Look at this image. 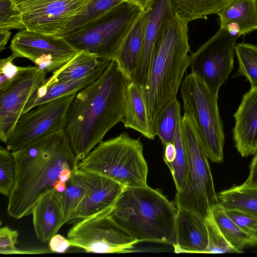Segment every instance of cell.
Instances as JSON below:
<instances>
[{"instance_id":"obj_38","label":"cell","mask_w":257,"mask_h":257,"mask_svg":"<svg viewBox=\"0 0 257 257\" xmlns=\"http://www.w3.org/2000/svg\"><path fill=\"white\" fill-rule=\"evenodd\" d=\"M225 211L233 222L249 233L252 228L257 223L256 217L243 211L231 209H225Z\"/></svg>"},{"instance_id":"obj_21","label":"cell","mask_w":257,"mask_h":257,"mask_svg":"<svg viewBox=\"0 0 257 257\" xmlns=\"http://www.w3.org/2000/svg\"><path fill=\"white\" fill-rule=\"evenodd\" d=\"M151 8V7L139 15L113 59L130 82L132 80L139 60Z\"/></svg>"},{"instance_id":"obj_11","label":"cell","mask_w":257,"mask_h":257,"mask_svg":"<svg viewBox=\"0 0 257 257\" xmlns=\"http://www.w3.org/2000/svg\"><path fill=\"white\" fill-rule=\"evenodd\" d=\"M238 37L219 28L190 55L191 72L213 91L218 92L233 68L235 42Z\"/></svg>"},{"instance_id":"obj_2","label":"cell","mask_w":257,"mask_h":257,"mask_svg":"<svg viewBox=\"0 0 257 257\" xmlns=\"http://www.w3.org/2000/svg\"><path fill=\"white\" fill-rule=\"evenodd\" d=\"M16 165V182L8 198L7 212L21 219L32 214L39 200L54 189L66 169L78 170L79 161L65 130L46 136L12 152Z\"/></svg>"},{"instance_id":"obj_31","label":"cell","mask_w":257,"mask_h":257,"mask_svg":"<svg viewBox=\"0 0 257 257\" xmlns=\"http://www.w3.org/2000/svg\"><path fill=\"white\" fill-rule=\"evenodd\" d=\"M85 193V187L75 171L66 182V188L62 193V208L65 223L72 220L75 211L84 199Z\"/></svg>"},{"instance_id":"obj_42","label":"cell","mask_w":257,"mask_h":257,"mask_svg":"<svg viewBox=\"0 0 257 257\" xmlns=\"http://www.w3.org/2000/svg\"><path fill=\"white\" fill-rule=\"evenodd\" d=\"M120 1L133 5L143 12L151 7L153 0H120Z\"/></svg>"},{"instance_id":"obj_22","label":"cell","mask_w":257,"mask_h":257,"mask_svg":"<svg viewBox=\"0 0 257 257\" xmlns=\"http://www.w3.org/2000/svg\"><path fill=\"white\" fill-rule=\"evenodd\" d=\"M217 15L220 28L233 36L257 30V0H234Z\"/></svg>"},{"instance_id":"obj_45","label":"cell","mask_w":257,"mask_h":257,"mask_svg":"<svg viewBox=\"0 0 257 257\" xmlns=\"http://www.w3.org/2000/svg\"><path fill=\"white\" fill-rule=\"evenodd\" d=\"M250 233L257 240V223L252 228Z\"/></svg>"},{"instance_id":"obj_24","label":"cell","mask_w":257,"mask_h":257,"mask_svg":"<svg viewBox=\"0 0 257 257\" xmlns=\"http://www.w3.org/2000/svg\"><path fill=\"white\" fill-rule=\"evenodd\" d=\"M220 204L225 209L240 210L257 217V186L244 183L220 192Z\"/></svg>"},{"instance_id":"obj_7","label":"cell","mask_w":257,"mask_h":257,"mask_svg":"<svg viewBox=\"0 0 257 257\" xmlns=\"http://www.w3.org/2000/svg\"><path fill=\"white\" fill-rule=\"evenodd\" d=\"M184 113L191 119L208 158L223 162L224 134L218 107V93L191 72L181 84Z\"/></svg>"},{"instance_id":"obj_1","label":"cell","mask_w":257,"mask_h":257,"mask_svg":"<svg viewBox=\"0 0 257 257\" xmlns=\"http://www.w3.org/2000/svg\"><path fill=\"white\" fill-rule=\"evenodd\" d=\"M129 82L112 59L98 78L75 94L68 109L65 131L79 161L122 122Z\"/></svg>"},{"instance_id":"obj_34","label":"cell","mask_w":257,"mask_h":257,"mask_svg":"<svg viewBox=\"0 0 257 257\" xmlns=\"http://www.w3.org/2000/svg\"><path fill=\"white\" fill-rule=\"evenodd\" d=\"M205 221L208 230V243L205 253H240L223 236L218 228L212 214Z\"/></svg>"},{"instance_id":"obj_37","label":"cell","mask_w":257,"mask_h":257,"mask_svg":"<svg viewBox=\"0 0 257 257\" xmlns=\"http://www.w3.org/2000/svg\"><path fill=\"white\" fill-rule=\"evenodd\" d=\"M19 235L17 230H14L8 226L0 229V253L17 254L18 249L16 245L18 243Z\"/></svg>"},{"instance_id":"obj_26","label":"cell","mask_w":257,"mask_h":257,"mask_svg":"<svg viewBox=\"0 0 257 257\" xmlns=\"http://www.w3.org/2000/svg\"><path fill=\"white\" fill-rule=\"evenodd\" d=\"M212 214L223 236L240 253L246 247L257 245V240L233 222L220 203L214 207Z\"/></svg>"},{"instance_id":"obj_5","label":"cell","mask_w":257,"mask_h":257,"mask_svg":"<svg viewBox=\"0 0 257 257\" xmlns=\"http://www.w3.org/2000/svg\"><path fill=\"white\" fill-rule=\"evenodd\" d=\"M78 170L104 176L125 188L148 185L143 144L126 132L100 142L79 161Z\"/></svg>"},{"instance_id":"obj_41","label":"cell","mask_w":257,"mask_h":257,"mask_svg":"<svg viewBox=\"0 0 257 257\" xmlns=\"http://www.w3.org/2000/svg\"><path fill=\"white\" fill-rule=\"evenodd\" d=\"M164 147V160L169 168L175 160L176 155V148L174 143H168Z\"/></svg>"},{"instance_id":"obj_40","label":"cell","mask_w":257,"mask_h":257,"mask_svg":"<svg viewBox=\"0 0 257 257\" xmlns=\"http://www.w3.org/2000/svg\"><path fill=\"white\" fill-rule=\"evenodd\" d=\"M249 167V174L244 184L250 186H257V152L254 154Z\"/></svg>"},{"instance_id":"obj_16","label":"cell","mask_w":257,"mask_h":257,"mask_svg":"<svg viewBox=\"0 0 257 257\" xmlns=\"http://www.w3.org/2000/svg\"><path fill=\"white\" fill-rule=\"evenodd\" d=\"M174 12L171 0H153L140 57L132 80L142 88L148 80L150 65L157 39L165 24Z\"/></svg>"},{"instance_id":"obj_18","label":"cell","mask_w":257,"mask_h":257,"mask_svg":"<svg viewBox=\"0 0 257 257\" xmlns=\"http://www.w3.org/2000/svg\"><path fill=\"white\" fill-rule=\"evenodd\" d=\"M208 234L204 219L185 209L177 210L176 253H205Z\"/></svg>"},{"instance_id":"obj_3","label":"cell","mask_w":257,"mask_h":257,"mask_svg":"<svg viewBox=\"0 0 257 257\" xmlns=\"http://www.w3.org/2000/svg\"><path fill=\"white\" fill-rule=\"evenodd\" d=\"M188 22L174 12L156 42L148 80L143 88L149 118L153 123L160 111L176 97L190 65Z\"/></svg>"},{"instance_id":"obj_27","label":"cell","mask_w":257,"mask_h":257,"mask_svg":"<svg viewBox=\"0 0 257 257\" xmlns=\"http://www.w3.org/2000/svg\"><path fill=\"white\" fill-rule=\"evenodd\" d=\"M181 105L177 97L171 100L160 111L153 126L163 146L173 143L181 126Z\"/></svg>"},{"instance_id":"obj_19","label":"cell","mask_w":257,"mask_h":257,"mask_svg":"<svg viewBox=\"0 0 257 257\" xmlns=\"http://www.w3.org/2000/svg\"><path fill=\"white\" fill-rule=\"evenodd\" d=\"M62 193L52 189L36 203L32 211L33 223L38 239L48 242L66 223L62 208Z\"/></svg>"},{"instance_id":"obj_36","label":"cell","mask_w":257,"mask_h":257,"mask_svg":"<svg viewBox=\"0 0 257 257\" xmlns=\"http://www.w3.org/2000/svg\"><path fill=\"white\" fill-rule=\"evenodd\" d=\"M15 57L12 55L0 60V91H3L21 77L29 66H18L15 65Z\"/></svg>"},{"instance_id":"obj_25","label":"cell","mask_w":257,"mask_h":257,"mask_svg":"<svg viewBox=\"0 0 257 257\" xmlns=\"http://www.w3.org/2000/svg\"><path fill=\"white\" fill-rule=\"evenodd\" d=\"M102 60L84 51H79L66 64L46 78L50 82H62L82 78L93 71Z\"/></svg>"},{"instance_id":"obj_32","label":"cell","mask_w":257,"mask_h":257,"mask_svg":"<svg viewBox=\"0 0 257 257\" xmlns=\"http://www.w3.org/2000/svg\"><path fill=\"white\" fill-rule=\"evenodd\" d=\"M16 165L12 152L0 148V192L8 198L16 182Z\"/></svg>"},{"instance_id":"obj_13","label":"cell","mask_w":257,"mask_h":257,"mask_svg":"<svg viewBox=\"0 0 257 257\" xmlns=\"http://www.w3.org/2000/svg\"><path fill=\"white\" fill-rule=\"evenodd\" d=\"M25 28L58 36L67 24L87 8L90 0H13Z\"/></svg>"},{"instance_id":"obj_14","label":"cell","mask_w":257,"mask_h":257,"mask_svg":"<svg viewBox=\"0 0 257 257\" xmlns=\"http://www.w3.org/2000/svg\"><path fill=\"white\" fill-rule=\"evenodd\" d=\"M47 73L31 66L21 77L0 91V139L6 144L29 99L46 79Z\"/></svg>"},{"instance_id":"obj_12","label":"cell","mask_w":257,"mask_h":257,"mask_svg":"<svg viewBox=\"0 0 257 257\" xmlns=\"http://www.w3.org/2000/svg\"><path fill=\"white\" fill-rule=\"evenodd\" d=\"M10 49L15 58L22 57L40 70L53 72L71 60L79 52L62 36L21 30L12 39Z\"/></svg>"},{"instance_id":"obj_28","label":"cell","mask_w":257,"mask_h":257,"mask_svg":"<svg viewBox=\"0 0 257 257\" xmlns=\"http://www.w3.org/2000/svg\"><path fill=\"white\" fill-rule=\"evenodd\" d=\"M234 0H171L174 10L188 23L218 14Z\"/></svg>"},{"instance_id":"obj_20","label":"cell","mask_w":257,"mask_h":257,"mask_svg":"<svg viewBox=\"0 0 257 257\" xmlns=\"http://www.w3.org/2000/svg\"><path fill=\"white\" fill-rule=\"evenodd\" d=\"M111 60H102L100 65L93 71L79 79L62 82H50L46 79L29 99L23 114L47 101L76 94L98 78Z\"/></svg>"},{"instance_id":"obj_8","label":"cell","mask_w":257,"mask_h":257,"mask_svg":"<svg viewBox=\"0 0 257 257\" xmlns=\"http://www.w3.org/2000/svg\"><path fill=\"white\" fill-rule=\"evenodd\" d=\"M142 12L121 2L95 20L62 37L78 51L100 60H112L124 37Z\"/></svg>"},{"instance_id":"obj_44","label":"cell","mask_w":257,"mask_h":257,"mask_svg":"<svg viewBox=\"0 0 257 257\" xmlns=\"http://www.w3.org/2000/svg\"><path fill=\"white\" fill-rule=\"evenodd\" d=\"M53 188L56 191L62 193L66 188V183L58 180L54 183Z\"/></svg>"},{"instance_id":"obj_23","label":"cell","mask_w":257,"mask_h":257,"mask_svg":"<svg viewBox=\"0 0 257 257\" xmlns=\"http://www.w3.org/2000/svg\"><path fill=\"white\" fill-rule=\"evenodd\" d=\"M122 122L125 128L133 129L149 139L154 140L156 136L149 118L143 88L133 81L129 82L126 88Z\"/></svg>"},{"instance_id":"obj_10","label":"cell","mask_w":257,"mask_h":257,"mask_svg":"<svg viewBox=\"0 0 257 257\" xmlns=\"http://www.w3.org/2000/svg\"><path fill=\"white\" fill-rule=\"evenodd\" d=\"M75 95L47 101L22 114L6 144L7 149L14 152L46 136L65 130L68 109Z\"/></svg>"},{"instance_id":"obj_29","label":"cell","mask_w":257,"mask_h":257,"mask_svg":"<svg viewBox=\"0 0 257 257\" xmlns=\"http://www.w3.org/2000/svg\"><path fill=\"white\" fill-rule=\"evenodd\" d=\"M121 2L120 0H90L83 13L72 20L58 36H63L82 27Z\"/></svg>"},{"instance_id":"obj_35","label":"cell","mask_w":257,"mask_h":257,"mask_svg":"<svg viewBox=\"0 0 257 257\" xmlns=\"http://www.w3.org/2000/svg\"><path fill=\"white\" fill-rule=\"evenodd\" d=\"M0 29L10 31L26 29L21 12L13 0H0Z\"/></svg>"},{"instance_id":"obj_9","label":"cell","mask_w":257,"mask_h":257,"mask_svg":"<svg viewBox=\"0 0 257 257\" xmlns=\"http://www.w3.org/2000/svg\"><path fill=\"white\" fill-rule=\"evenodd\" d=\"M110 213L80 219L69 230L67 237L72 246L87 252L127 253L139 242L112 218Z\"/></svg>"},{"instance_id":"obj_4","label":"cell","mask_w":257,"mask_h":257,"mask_svg":"<svg viewBox=\"0 0 257 257\" xmlns=\"http://www.w3.org/2000/svg\"><path fill=\"white\" fill-rule=\"evenodd\" d=\"M110 214L139 242L175 244L177 208L158 189L125 188Z\"/></svg>"},{"instance_id":"obj_33","label":"cell","mask_w":257,"mask_h":257,"mask_svg":"<svg viewBox=\"0 0 257 257\" xmlns=\"http://www.w3.org/2000/svg\"><path fill=\"white\" fill-rule=\"evenodd\" d=\"M176 148L174 162L169 168L172 175L177 191L183 187L187 174L188 161L181 126L173 142Z\"/></svg>"},{"instance_id":"obj_6","label":"cell","mask_w":257,"mask_h":257,"mask_svg":"<svg viewBox=\"0 0 257 257\" xmlns=\"http://www.w3.org/2000/svg\"><path fill=\"white\" fill-rule=\"evenodd\" d=\"M181 130L186 152L187 174L182 188L177 191V210L185 209L206 220L214 206L219 203L208 157L190 118L182 116Z\"/></svg>"},{"instance_id":"obj_43","label":"cell","mask_w":257,"mask_h":257,"mask_svg":"<svg viewBox=\"0 0 257 257\" xmlns=\"http://www.w3.org/2000/svg\"><path fill=\"white\" fill-rule=\"evenodd\" d=\"M11 37L10 30L0 29V51L2 52Z\"/></svg>"},{"instance_id":"obj_39","label":"cell","mask_w":257,"mask_h":257,"mask_svg":"<svg viewBox=\"0 0 257 257\" xmlns=\"http://www.w3.org/2000/svg\"><path fill=\"white\" fill-rule=\"evenodd\" d=\"M71 246L69 239L59 234H56L49 240V249L53 252L64 253Z\"/></svg>"},{"instance_id":"obj_17","label":"cell","mask_w":257,"mask_h":257,"mask_svg":"<svg viewBox=\"0 0 257 257\" xmlns=\"http://www.w3.org/2000/svg\"><path fill=\"white\" fill-rule=\"evenodd\" d=\"M234 146L243 157L257 152V87H252L242 97L233 114Z\"/></svg>"},{"instance_id":"obj_30","label":"cell","mask_w":257,"mask_h":257,"mask_svg":"<svg viewBox=\"0 0 257 257\" xmlns=\"http://www.w3.org/2000/svg\"><path fill=\"white\" fill-rule=\"evenodd\" d=\"M238 63L237 74L244 76L251 87H257V46L248 43H238L235 46Z\"/></svg>"},{"instance_id":"obj_15","label":"cell","mask_w":257,"mask_h":257,"mask_svg":"<svg viewBox=\"0 0 257 257\" xmlns=\"http://www.w3.org/2000/svg\"><path fill=\"white\" fill-rule=\"evenodd\" d=\"M86 190L85 197L75 211L72 220L110 213L125 189L118 183L104 176L77 170Z\"/></svg>"}]
</instances>
